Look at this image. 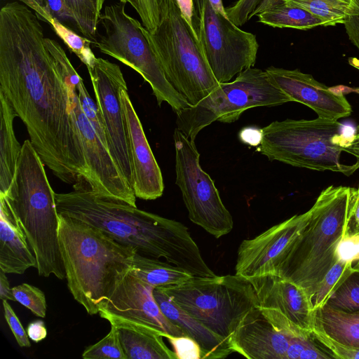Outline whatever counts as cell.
<instances>
[{"label": "cell", "mask_w": 359, "mask_h": 359, "mask_svg": "<svg viewBox=\"0 0 359 359\" xmlns=\"http://www.w3.org/2000/svg\"><path fill=\"white\" fill-rule=\"evenodd\" d=\"M43 27L25 4L0 11V90L29 140L62 182L86 180L88 168L69 86L44 43Z\"/></svg>", "instance_id": "obj_1"}, {"label": "cell", "mask_w": 359, "mask_h": 359, "mask_svg": "<svg viewBox=\"0 0 359 359\" xmlns=\"http://www.w3.org/2000/svg\"><path fill=\"white\" fill-rule=\"evenodd\" d=\"M58 238L71 294L88 314H98L100 304L132 268L137 250L95 226L60 214Z\"/></svg>", "instance_id": "obj_2"}, {"label": "cell", "mask_w": 359, "mask_h": 359, "mask_svg": "<svg viewBox=\"0 0 359 359\" xmlns=\"http://www.w3.org/2000/svg\"><path fill=\"white\" fill-rule=\"evenodd\" d=\"M45 164L29 142L22 146L11 184L0 194L14 212L34 254L38 274L66 278L58 238L59 214Z\"/></svg>", "instance_id": "obj_3"}, {"label": "cell", "mask_w": 359, "mask_h": 359, "mask_svg": "<svg viewBox=\"0 0 359 359\" xmlns=\"http://www.w3.org/2000/svg\"><path fill=\"white\" fill-rule=\"evenodd\" d=\"M350 187L329 186L309 209L298 235L277 258L274 273L303 288L311 299L337 258L344 236Z\"/></svg>", "instance_id": "obj_4"}, {"label": "cell", "mask_w": 359, "mask_h": 359, "mask_svg": "<svg viewBox=\"0 0 359 359\" xmlns=\"http://www.w3.org/2000/svg\"><path fill=\"white\" fill-rule=\"evenodd\" d=\"M74 190L55 194L58 214L95 226L138 253L160 259L173 243V220L140 210L137 206L94 193L85 178Z\"/></svg>", "instance_id": "obj_5"}, {"label": "cell", "mask_w": 359, "mask_h": 359, "mask_svg": "<svg viewBox=\"0 0 359 359\" xmlns=\"http://www.w3.org/2000/svg\"><path fill=\"white\" fill-rule=\"evenodd\" d=\"M142 31L168 80L191 106L219 86L176 0H161L158 27L153 32L142 27Z\"/></svg>", "instance_id": "obj_6"}, {"label": "cell", "mask_w": 359, "mask_h": 359, "mask_svg": "<svg viewBox=\"0 0 359 359\" xmlns=\"http://www.w3.org/2000/svg\"><path fill=\"white\" fill-rule=\"evenodd\" d=\"M343 127L337 120L320 117L276 121L262 128V141L257 151L271 161L349 176L355 171L353 165L340 163L341 153L347 147Z\"/></svg>", "instance_id": "obj_7"}, {"label": "cell", "mask_w": 359, "mask_h": 359, "mask_svg": "<svg viewBox=\"0 0 359 359\" xmlns=\"http://www.w3.org/2000/svg\"><path fill=\"white\" fill-rule=\"evenodd\" d=\"M156 287L188 314L229 341L245 316L259 307L249 280L236 274L213 278L193 276L177 285Z\"/></svg>", "instance_id": "obj_8"}, {"label": "cell", "mask_w": 359, "mask_h": 359, "mask_svg": "<svg viewBox=\"0 0 359 359\" xmlns=\"http://www.w3.org/2000/svg\"><path fill=\"white\" fill-rule=\"evenodd\" d=\"M126 4L119 1L104 7L99 18L104 34L94 46L140 74L151 86L158 104L166 102L177 114L191 105L168 80L142 22L126 12Z\"/></svg>", "instance_id": "obj_9"}, {"label": "cell", "mask_w": 359, "mask_h": 359, "mask_svg": "<svg viewBox=\"0 0 359 359\" xmlns=\"http://www.w3.org/2000/svg\"><path fill=\"white\" fill-rule=\"evenodd\" d=\"M289 102L290 98L270 81L265 70L250 67L233 81L219 83L196 105L176 114V128L194 142L199 132L215 121L232 123L251 108Z\"/></svg>", "instance_id": "obj_10"}, {"label": "cell", "mask_w": 359, "mask_h": 359, "mask_svg": "<svg viewBox=\"0 0 359 359\" xmlns=\"http://www.w3.org/2000/svg\"><path fill=\"white\" fill-rule=\"evenodd\" d=\"M175 183L180 188L189 219L216 238L233 229V217L224 206L213 180L201 167L194 142L175 128Z\"/></svg>", "instance_id": "obj_11"}, {"label": "cell", "mask_w": 359, "mask_h": 359, "mask_svg": "<svg viewBox=\"0 0 359 359\" xmlns=\"http://www.w3.org/2000/svg\"><path fill=\"white\" fill-rule=\"evenodd\" d=\"M194 1L198 14V39L217 81H230L252 67L259 48L256 36L217 13L209 0Z\"/></svg>", "instance_id": "obj_12"}, {"label": "cell", "mask_w": 359, "mask_h": 359, "mask_svg": "<svg viewBox=\"0 0 359 359\" xmlns=\"http://www.w3.org/2000/svg\"><path fill=\"white\" fill-rule=\"evenodd\" d=\"M154 288L137 278L130 269L100 304L98 314L115 326L150 330L165 338L187 336L163 313L154 297Z\"/></svg>", "instance_id": "obj_13"}, {"label": "cell", "mask_w": 359, "mask_h": 359, "mask_svg": "<svg viewBox=\"0 0 359 359\" xmlns=\"http://www.w3.org/2000/svg\"><path fill=\"white\" fill-rule=\"evenodd\" d=\"M262 315L288 337H307L315 327L316 311L306 291L278 275L248 278Z\"/></svg>", "instance_id": "obj_14"}, {"label": "cell", "mask_w": 359, "mask_h": 359, "mask_svg": "<svg viewBox=\"0 0 359 359\" xmlns=\"http://www.w3.org/2000/svg\"><path fill=\"white\" fill-rule=\"evenodd\" d=\"M81 79L79 76L67 83L88 168L86 180L94 193L136 206L137 197L133 187L82 109L77 93V84Z\"/></svg>", "instance_id": "obj_15"}, {"label": "cell", "mask_w": 359, "mask_h": 359, "mask_svg": "<svg viewBox=\"0 0 359 359\" xmlns=\"http://www.w3.org/2000/svg\"><path fill=\"white\" fill-rule=\"evenodd\" d=\"M88 72L104 123L108 148L133 187L128 135L120 97L121 90L128 88L123 74L118 65L102 57H97L94 67Z\"/></svg>", "instance_id": "obj_16"}, {"label": "cell", "mask_w": 359, "mask_h": 359, "mask_svg": "<svg viewBox=\"0 0 359 359\" xmlns=\"http://www.w3.org/2000/svg\"><path fill=\"white\" fill-rule=\"evenodd\" d=\"M310 212L295 215L257 236L241 242L235 271L247 279L274 273L277 258L306 224Z\"/></svg>", "instance_id": "obj_17"}, {"label": "cell", "mask_w": 359, "mask_h": 359, "mask_svg": "<svg viewBox=\"0 0 359 359\" xmlns=\"http://www.w3.org/2000/svg\"><path fill=\"white\" fill-rule=\"evenodd\" d=\"M265 72L270 81L292 102L309 107L320 118L338 120L351 114V107L343 93L317 81L311 74L273 66Z\"/></svg>", "instance_id": "obj_18"}, {"label": "cell", "mask_w": 359, "mask_h": 359, "mask_svg": "<svg viewBox=\"0 0 359 359\" xmlns=\"http://www.w3.org/2000/svg\"><path fill=\"white\" fill-rule=\"evenodd\" d=\"M120 97L128 135L133 191L137 198L155 200L164 190L161 168L130 99L128 88L121 90Z\"/></svg>", "instance_id": "obj_19"}, {"label": "cell", "mask_w": 359, "mask_h": 359, "mask_svg": "<svg viewBox=\"0 0 359 359\" xmlns=\"http://www.w3.org/2000/svg\"><path fill=\"white\" fill-rule=\"evenodd\" d=\"M229 343L233 352L249 359H287L290 337L275 329L257 307L243 319Z\"/></svg>", "instance_id": "obj_20"}, {"label": "cell", "mask_w": 359, "mask_h": 359, "mask_svg": "<svg viewBox=\"0 0 359 359\" xmlns=\"http://www.w3.org/2000/svg\"><path fill=\"white\" fill-rule=\"evenodd\" d=\"M312 335L336 359H359V311L347 312L326 304L316 310Z\"/></svg>", "instance_id": "obj_21"}, {"label": "cell", "mask_w": 359, "mask_h": 359, "mask_svg": "<svg viewBox=\"0 0 359 359\" xmlns=\"http://www.w3.org/2000/svg\"><path fill=\"white\" fill-rule=\"evenodd\" d=\"M0 204V269L23 274L30 267L36 268V259L18 219L4 201Z\"/></svg>", "instance_id": "obj_22"}, {"label": "cell", "mask_w": 359, "mask_h": 359, "mask_svg": "<svg viewBox=\"0 0 359 359\" xmlns=\"http://www.w3.org/2000/svg\"><path fill=\"white\" fill-rule=\"evenodd\" d=\"M154 297L165 316L199 344L202 359L225 358L233 352L227 339L188 314L158 287L154 288Z\"/></svg>", "instance_id": "obj_23"}, {"label": "cell", "mask_w": 359, "mask_h": 359, "mask_svg": "<svg viewBox=\"0 0 359 359\" xmlns=\"http://www.w3.org/2000/svg\"><path fill=\"white\" fill-rule=\"evenodd\" d=\"M16 116L14 109L0 90V194H5L11 184L22 149L13 128Z\"/></svg>", "instance_id": "obj_24"}, {"label": "cell", "mask_w": 359, "mask_h": 359, "mask_svg": "<svg viewBox=\"0 0 359 359\" xmlns=\"http://www.w3.org/2000/svg\"><path fill=\"white\" fill-rule=\"evenodd\" d=\"M116 327L127 359H177L160 333L127 325Z\"/></svg>", "instance_id": "obj_25"}, {"label": "cell", "mask_w": 359, "mask_h": 359, "mask_svg": "<svg viewBox=\"0 0 359 359\" xmlns=\"http://www.w3.org/2000/svg\"><path fill=\"white\" fill-rule=\"evenodd\" d=\"M18 1L33 11L39 20L48 23L68 48L86 66L88 70L94 67L97 57L91 50L90 44H92V42L89 39L79 34L60 22L36 0Z\"/></svg>", "instance_id": "obj_26"}, {"label": "cell", "mask_w": 359, "mask_h": 359, "mask_svg": "<svg viewBox=\"0 0 359 359\" xmlns=\"http://www.w3.org/2000/svg\"><path fill=\"white\" fill-rule=\"evenodd\" d=\"M140 279L154 287L177 285L193 276L186 270L159 259L135 254L131 268Z\"/></svg>", "instance_id": "obj_27"}, {"label": "cell", "mask_w": 359, "mask_h": 359, "mask_svg": "<svg viewBox=\"0 0 359 359\" xmlns=\"http://www.w3.org/2000/svg\"><path fill=\"white\" fill-rule=\"evenodd\" d=\"M303 8L320 20L323 27L344 24L359 14V0H283Z\"/></svg>", "instance_id": "obj_28"}, {"label": "cell", "mask_w": 359, "mask_h": 359, "mask_svg": "<svg viewBox=\"0 0 359 359\" xmlns=\"http://www.w3.org/2000/svg\"><path fill=\"white\" fill-rule=\"evenodd\" d=\"M259 22L273 27L307 30L323 26V22L309 11L285 2L257 15Z\"/></svg>", "instance_id": "obj_29"}, {"label": "cell", "mask_w": 359, "mask_h": 359, "mask_svg": "<svg viewBox=\"0 0 359 359\" xmlns=\"http://www.w3.org/2000/svg\"><path fill=\"white\" fill-rule=\"evenodd\" d=\"M355 269L353 262L338 259L326 273L311 299L313 310L323 306L330 296Z\"/></svg>", "instance_id": "obj_30"}, {"label": "cell", "mask_w": 359, "mask_h": 359, "mask_svg": "<svg viewBox=\"0 0 359 359\" xmlns=\"http://www.w3.org/2000/svg\"><path fill=\"white\" fill-rule=\"evenodd\" d=\"M79 25L81 35L89 39L94 46L97 42V25L100 13L90 0H65Z\"/></svg>", "instance_id": "obj_31"}, {"label": "cell", "mask_w": 359, "mask_h": 359, "mask_svg": "<svg viewBox=\"0 0 359 359\" xmlns=\"http://www.w3.org/2000/svg\"><path fill=\"white\" fill-rule=\"evenodd\" d=\"M325 304L347 312L359 311V269L346 278Z\"/></svg>", "instance_id": "obj_32"}, {"label": "cell", "mask_w": 359, "mask_h": 359, "mask_svg": "<svg viewBox=\"0 0 359 359\" xmlns=\"http://www.w3.org/2000/svg\"><path fill=\"white\" fill-rule=\"evenodd\" d=\"M84 359H127L116 326L111 325L109 332L97 343L88 346L82 354Z\"/></svg>", "instance_id": "obj_33"}, {"label": "cell", "mask_w": 359, "mask_h": 359, "mask_svg": "<svg viewBox=\"0 0 359 359\" xmlns=\"http://www.w3.org/2000/svg\"><path fill=\"white\" fill-rule=\"evenodd\" d=\"M287 359H330L331 352L311 335L307 337H290Z\"/></svg>", "instance_id": "obj_34"}, {"label": "cell", "mask_w": 359, "mask_h": 359, "mask_svg": "<svg viewBox=\"0 0 359 359\" xmlns=\"http://www.w3.org/2000/svg\"><path fill=\"white\" fill-rule=\"evenodd\" d=\"M16 302L29 309L35 316L45 318L46 300L44 293L38 287L28 283L12 287Z\"/></svg>", "instance_id": "obj_35"}, {"label": "cell", "mask_w": 359, "mask_h": 359, "mask_svg": "<svg viewBox=\"0 0 359 359\" xmlns=\"http://www.w3.org/2000/svg\"><path fill=\"white\" fill-rule=\"evenodd\" d=\"M128 3L140 18L143 27L149 32L154 31L161 19V0H119Z\"/></svg>", "instance_id": "obj_36"}, {"label": "cell", "mask_w": 359, "mask_h": 359, "mask_svg": "<svg viewBox=\"0 0 359 359\" xmlns=\"http://www.w3.org/2000/svg\"><path fill=\"white\" fill-rule=\"evenodd\" d=\"M168 340L172 345L177 359H202L199 344L188 336H170Z\"/></svg>", "instance_id": "obj_37"}, {"label": "cell", "mask_w": 359, "mask_h": 359, "mask_svg": "<svg viewBox=\"0 0 359 359\" xmlns=\"http://www.w3.org/2000/svg\"><path fill=\"white\" fill-rule=\"evenodd\" d=\"M262 0H238L226 8L228 18L237 26H242L250 19Z\"/></svg>", "instance_id": "obj_38"}, {"label": "cell", "mask_w": 359, "mask_h": 359, "mask_svg": "<svg viewBox=\"0 0 359 359\" xmlns=\"http://www.w3.org/2000/svg\"><path fill=\"white\" fill-rule=\"evenodd\" d=\"M359 235V187H350L344 236Z\"/></svg>", "instance_id": "obj_39"}, {"label": "cell", "mask_w": 359, "mask_h": 359, "mask_svg": "<svg viewBox=\"0 0 359 359\" xmlns=\"http://www.w3.org/2000/svg\"><path fill=\"white\" fill-rule=\"evenodd\" d=\"M4 318L13 332L15 339L21 347H30L31 344L27 331L25 330L19 318L6 299L2 300Z\"/></svg>", "instance_id": "obj_40"}, {"label": "cell", "mask_w": 359, "mask_h": 359, "mask_svg": "<svg viewBox=\"0 0 359 359\" xmlns=\"http://www.w3.org/2000/svg\"><path fill=\"white\" fill-rule=\"evenodd\" d=\"M338 259L357 262L359 260V235L346 236L338 244Z\"/></svg>", "instance_id": "obj_41"}, {"label": "cell", "mask_w": 359, "mask_h": 359, "mask_svg": "<svg viewBox=\"0 0 359 359\" xmlns=\"http://www.w3.org/2000/svg\"><path fill=\"white\" fill-rule=\"evenodd\" d=\"M183 18L198 39V14L194 0H176Z\"/></svg>", "instance_id": "obj_42"}, {"label": "cell", "mask_w": 359, "mask_h": 359, "mask_svg": "<svg viewBox=\"0 0 359 359\" xmlns=\"http://www.w3.org/2000/svg\"><path fill=\"white\" fill-rule=\"evenodd\" d=\"M262 137V129L256 127H246L239 133L240 140L246 144L250 146H259Z\"/></svg>", "instance_id": "obj_43"}, {"label": "cell", "mask_w": 359, "mask_h": 359, "mask_svg": "<svg viewBox=\"0 0 359 359\" xmlns=\"http://www.w3.org/2000/svg\"><path fill=\"white\" fill-rule=\"evenodd\" d=\"M344 25L349 40L359 50V14L351 17Z\"/></svg>", "instance_id": "obj_44"}, {"label": "cell", "mask_w": 359, "mask_h": 359, "mask_svg": "<svg viewBox=\"0 0 359 359\" xmlns=\"http://www.w3.org/2000/svg\"><path fill=\"white\" fill-rule=\"evenodd\" d=\"M27 333L29 339L39 342L46 337L47 330L42 320H35L29 323L27 327Z\"/></svg>", "instance_id": "obj_45"}, {"label": "cell", "mask_w": 359, "mask_h": 359, "mask_svg": "<svg viewBox=\"0 0 359 359\" xmlns=\"http://www.w3.org/2000/svg\"><path fill=\"white\" fill-rule=\"evenodd\" d=\"M0 298L1 300L16 301L6 273L1 269H0Z\"/></svg>", "instance_id": "obj_46"}, {"label": "cell", "mask_w": 359, "mask_h": 359, "mask_svg": "<svg viewBox=\"0 0 359 359\" xmlns=\"http://www.w3.org/2000/svg\"><path fill=\"white\" fill-rule=\"evenodd\" d=\"M343 151L355 157L356 162L353 165L355 170H358L359 168V135H355L351 144L344 147Z\"/></svg>", "instance_id": "obj_47"}, {"label": "cell", "mask_w": 359, "mask_h": 359, "mask_svg": "<svg viewBox=\"0 0 359 359\" xmlns=\"http://www.w3.org/2000/svg\"><path fill=\"white\" fill-rule=\"evenodd\" d=\"M283 2V0H262L250 16V19L264 11Z\"/></svg>", "instance_id": "obj_48"}, {"label": "cell", "mask_w": 359, "mask_h": 359, "mask_svg": "<svg viewBox=\"0 0 359 359\" xmlns=\"http://www.w3.org/2000/svg\"><path fill=\"white\" fill-rule=\"evenodd\" d=\"M212 8L219 13L222 14L224 17H227L226 8H224L222 0H209Z\"/></svg>", "instance_id": "obj_49"}, {"label": "cell", "mask_w": 359, "mask_h": 359, "mask_svg": "<svg viewBox=\"0 0 359 359\" xmlns=\"http://www.w3.org/2000/svg\"><path fill=\"white\" fill-rule=\"evenodd\" d=\"M99 13H101L105 0H90Z\"/></svg>", "instance_id": "obj_50"}, {"label": "cell", "mask_w": 359, "mask_h": 359, "mask_svg": "<svg viewBox=\"0 0 359 359\" xmlns=\"http://www.w3.org/2000/svg\"><path fill=\"white\" fill-rule=\"evenodd\" d=\"M348 62L350 65L359 69V59L357 57H351L348 59Z\"/></svg>", "instance_id": "obj_51"}, {"label": "cell", "mask_w": 359, "mask_h": 359, "mask_svg": "<svg viewBox=\"0 0 359 359\" xmlns=\"http://www.w3.org/2000/svg\"><path fill=\"white\" fill-rule=\"evenodd\" d=\"M356 269H359V260L356 262V264L354 265Z\"/></svg>", "instance_id": "obj_52"}, {"label": "cell", "mask_w": 359, "mask_h": 359, "mask_svg": "<svg viewBox=\"0 0 359 359\" xmlns=\"http://www.w3.org/2000/svg\"><path fill=\"white\" fill-rule=\"evenodd\" d=\"M358 133L356 135H359V125L357 127Z\"/></svg>", "instance_id": "obj_53"}]
</instances>
